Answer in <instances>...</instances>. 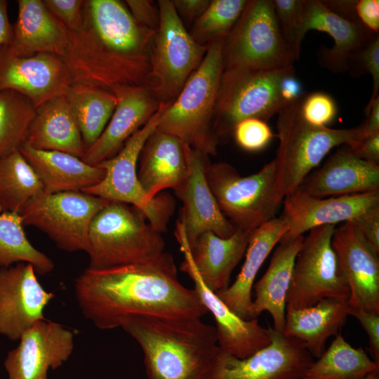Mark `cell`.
<instances>
[{"instance_id":"cell-1","label":"cell","mask_w":379,"mask_h":379,"mask_svg":"<svg viewBox=\"0 0 379 379\" xmlns=\"http://www.w3.org/2000/svg\"><path fill=\"white\" fill-rule=\"evenodd\" d=\"M74 292L84 316L102 330L119 328L135 316L208 313L194 289L179 281L173 257L166 252L146 262L87 267L75 279Z\"/></svg>"},{"instance_id":"cell-2","label":"cell","mask_w":379,"mask_h":379,"mask_svg":"<svg viewBox=\"0 0 379 379\" xmlns=\"http://www.w3.org/2000/svg\"><path fill=\"white\" fill-rule=\"evenodd\" d=\"M157 31L138 23L119 0H84L83 23L71 32L62 57L72 83L101 88L117 98L146 87Z\"/></svg>"},{"instance_id":"cell-3","label":"cell","mask_w":379,"mask_h":379,"mask_svg":"<svg viewBox=\"0 0 379 379\" xmlns=\"http://www.w3.org/2000/svg\"><path fill=\"white\" fill-rule=\"evenodd\" d=\"M121 328L141 347L147 379H206L218 348L201 318L140 315Z\"/></svg>"},{"instance_id":"cell-4","label":"cell","mask_w":379,"mask_h":379,"mask_svg":"<svg viewBox=\"0 0 379 379\" xmlns=\"http://www.w3.org/2000/svg\"><path fill=\"white\" fill-rule=\"evenodd\" d=\"M300 99L286 103L277 113L276 187L282 200L302 185L309 173L333 148L340 145L353 147L364 136L362 124L335 129L309 124L300 113Z\"/></svg>"},{"instance_id":"cell-5","label":"cell","mask_w":379,"mask_h":379,"mask_svg":"<svg viewBox=\"0 0 379 379\" xmlns=\"http://www.w3.org/2000/svg\"><path fill=\"white\" fill-rule=\"evenodd\" d=\"M225 40L208 44L200 65L187 79L176 99L163 112L157 128L208 156L217 154L220 143L213 132L212 121L224 70Z\"/></svg>"},{"instance_id":"cell-6","label":"cell","mask_w":379,"mask_h":379,"mask_svg":"<svg viewBox=\"0 0 379 379\" xmlns=\"http://www.w3.org/2000/svg\"><path fill=\"white\" fill-rule=\"evenodd\" d=\"M161 234L139 208L109 201L89 227L86 251L88 267L102 269L153 260L164 253Z\"/></svg>"},{"instance_id":"cell-7","label":"cell","mask_w":379,"mask_h":379,"mask_svg":"<svg viewBox=\"0 0 379 379\" xmlns=\"http://www.w3.org/2000/svg\"><path fill=\"white\" fill-rule=\"evenodd\" d=\"M276 171L274 159L247 176L226 162L208 161L205 175L224 215L236 229L251 233L275 218L282 201L277 191Z\"/></svg>"},{"instance_id":"cell-8","label":"cell","mask_w":379,"mask_h":379,"mask_svg":"<svg viewBox=\"0 0 379 379\" xmlns=\"http://www.w3.org/2000/svg\"><path fill=\"white\" fill-rule=\"evenodd\" d=\"M293 66L277 70L234 67L222 74L212 121V130L220 141L232 134L240 121L256 118L267 121L286 104L280 83Z\"/></svg>"},{"instance_id":"cell-9","label":"cell","mask_w":379,"mask_h":379,"mask_svg":"<svg viewBox=\"0 0 379 379\" xmlns=\"http://www.w3.org/2000/svg\"><path fill=\"white\" fill-rule=\"evenodd\" d=\"M169 105L160 103L153 117L126 140L116 155L98 164L105 171L103 178L83 191L135 206L161 233L167 229L175 202L171 195L164 192L158 194L152 201L147 199L138 178V163L145 143L157 129L161 114Z\"/></svg>"},{"instance_id":"cell-10","label":"cell","mask_w":379,"mask_h":379,"mask_svg":"<svg viewBox=\"0 0 379 379\" xmlns=\"http://www.w3.org/2000/svg\"><path fill=\"white\" fill-rule=\"evenodd\" d=\"M159 24L151 51L146 87L159 103L171 104L202 62L208 45L195 41L172 1L159 0Z\"/></svg>"},{"instance_id":"cell-11","label":"cell","mask_w":379,"mask_h":379,"mask_svg":"<svg viewBox=\"0 0 379 379\" xmlns=\"http://www.w3.org/2000/svg\"><path fill=\"white\" fill-rule=\"evenodd\" d=\"M224 69L277 70L295 61L281 32L273 1L249 0L222 46Z\"/></svg>"},{"instance_id":"cell-12","label":"cell","mask_w":379,"mask_h":379,"mask_svg":"<svg viewBox=\"0 0 379 379\" xmlns=\"http://www.w3.org/2000/svg\"><path fill=\"white\" fill-rule=\"evenodd\" d=\"M333 225L314 227L304 237L293 266L286 309H302L331 298L349 300L350 291L332 246Z\"/></svg>"},{"instance_id":"cell-13","label":"cell","mask_w":379,"mask_h":379,"mask_svg":"<svg viewBox=\"0 0 379 379\" xmlns=\"http://www.w3.org/2000/svg\"><path fill=\"white\" fill-rule=\"evenodd\" d=\"M109 201L83 192L44 193L20 215L24 226L41 230L61 250L86 252L91 222Z\"/></svg>"},{"instance_id":"cell-14","label":"cell","mask_w":379,"mask_h":379,"mask_svg":"<svg viewBox=\"0 0 379 379\" xmlns=\"http://www.w3.org/2000/svg\"><path fill=\"white\" fill-rule=\"evenodd\" d=\"M313 361L305 343L271 327L270 345L246 358L218 346L206 379H302Z\"/></svg>"},{"instance_id":"cell-15","label":"cell","mask_w":379,"mask_h":379,"mask_svg":"<svg viewBox=\"0 0 379 379\" xmlns=\"http://www.w3.org/2000/svg\"><path fill=\"white\" fill-rule=\"evenodd\" d=\"M187 164L186 176L174 190L182 203L179 220L188 246L205 232L228 238L236 231L234 226L220 209L207 182L205 168L208 156L184 143Z\"/></svg>"},{"instance_id":"cell-16","label":"cell","mask_w":379,"mask_h":379,"mask_svg":"<svg viewBox=\"0 0 379 379\" xmlns=\"http://www.w3.org/2000/svg\"><path fill=\"white\" fill-rule=\"evenodd\" d=\"M72 84L63 59L52 53L11 54L0 46V91L11 90L29 98L37 108L65 95Z\"/></svg>"},{"instance_id":"cell-17","label":"cell","mask_w":379,"mask_h":379,"mask_svg":"<svg viewBox=\"0 0 379 379\" xmlns=\"http://www.w3.org/2000/svg\"><path fill=\"white\" fill-rule=\"evenodd\" d=\"M34 267L18 262L0 267V334L11 340L46 320L44 311L54 294L39 283Z\"/></svg>"},{"instance_id":"cell-18","label":"cell","mask_w":379,"mask_h":379,"mask_svg":"<svg viewBox=\"0 0 379 379\" xmlns=\"http://www.w3.org/2000/svg\"><path fill=\"white\" fill-rule=\"evenodd\" d=\"M4 361L8 379H48L49 369L66 361L74 349V333L61 324L41 320L27 330Z\"/></svg>"},{"instance_id":"cell-19","label":"cell","mask_w":379,"mask_h":379,"mask_svg":"<svg viewBox=\"0 0 379 379\" xmlns=\"http://www.w3.org/2000/svg\"><path fill=\"white\" fill-rule=\"evenodd\" d=\"M284 199L282 216L288 229L281 239L303 236L317 227L350 222L379 207V192L317 198L298 188Z\"/></svg>"},{"instance_id":"cell-20","label":"cell","mask_w":379,"mask_h":379,"mask_svg":"<svg viewBox=\"0 0 379 379\" xmlns=\"http://www.w3.org/2000/svg\"><path fill=\"white\" fill-rule=\"evenodd\" d=\"M184 259L180 270L194 282L201 302L213 316L218 346L239 359L246 358L271 343V326L262 327L257 319L246 320L232 312L217 295L206 287L197 274L186 246L180 245Z\"/></svg>"},{"instance_id":"cell-21","label":"cell","mask_w":379,"mask_h":379,"mask_svg":"<svg viewBox=\"0 0 379 379\" xmlns=\"http://www.w3.org/2000/svg\"><path fill=\"white\" fill-rule=\"evenodd\" d=\"M340 272L350 291V307L379 314V258L344 222L335 228L331 240Z\"/></svg>"},{"instance_id":"cell-22","label":"cell","mask_w":379,"mask_h":379,"mask_svg":"<svg viewBox=\"0 0 379 379\" xmlns=\"http://www.w3.org/2000/svg\"><path fill=\"white\" fill-rule=\"evenodd\" d=\"M18 18L12 25L6 49L16 56L37 53L65 55L71 32L46 6L43 0H18Z\"/></svg>"},{"instance_id":"cell-23","label":"cell","mask_w":379,"mask_h":379,"mask_svg":"<svg viewBox=\"0 0 379 379\" xmlns=\"http://www.w3.org/2000/svg\"><path fill=\"white\" fill-rule=\"evenodd\" d=\"M117 98L107 125L81 158L90 165H98L116 155L126 140L153 117L160 105L145 86L130 89Z\"/></svg>"},{"instance_id":"cell-24","label":"cell","mask_w":379,"mask_h":379,"mask_svg":"<svg viewBox=\"0 0 379 379\" xmlns=\"http://www.w3.org/2000/svg\"><path fill=\"white\" fill-rule=\"evenodd\" d=\"M251 233L236 229L230 237L221 238L208 231L201 234L190 247L182 233L175 237L178 242L187 246L202 283L210 291L217 293L230 286L232 271L246 253Z\"/></svg>"},{"instance_id":"cell-25","label":"cell","mask_w":379,"mask_h":379,"mask_svg":"<svg viewBox=\"0 0 379 379\" xmlns=\"http://www.w3.org/2000/svg\"><path fill=\"white\" fill-rule=\"evenodd\" d=\"M299 188L317 198L379 192V164L358 158L347 146Z\"/></svg>"},{"instance_id":"cell-26","label":"cell","mask_w":379,"mask_h":379,"mask_svg":"<svg viewBox=\"0 0 379 379\" xmlns=\"http://www.w3.org/2000/svg\"><path fill=\"white\" fill-rule=\"evenodd\" d=\"M312 29L326 32L333 39L332 48L322 49L319 56L321 65L333 72L347 70L351 55L373 38L372 32L361 23L338 15L321 1L305 0L302 35Z\"/></svg>"},{"instance_id":"cell-27","label":"cell","mask_w":379,"mask_h":379,"mask_svg":"<svg viewBox=\"0 0 379 379\" xmlns=\"http://www.w3.org/2000/svg\"><path fill=\"white\" fill-rule=\"evenodd\" d=\"M138 166V178L149 201L164 190H175L187 174L184 143L156 129L142 149Z\"/></svg>"},{"instance_id":"cell-28","label":"cell","mask_w":379,"mask_h":379,"mask_svg":"<svg viewBox=\"0 0 379 379\" xmlns=\"http://www.w3.org/2000/svg\"><path fill=\"white\" fill-rule=\"evenodd\" d=\"M288 223L282 216L274 218L252 233L246 251V259L234 282L215 293L220 299L241 318L252 319V289L262 265L288 232Z\"/></svg>"},{"instance_id":"cell-29","label":"cell","mask_w":379,"mask_h":379,"mask_svg":"<svg viewBox=\"0 0 379 379\" xmlns=\"http://www.w3.org/2000/svg\"><path fill=\"white\" fill-rule=\"evenodd\" d=\"M303 239V236H299L281 239L273 252L266 272L254 285L252 319H257L264 311L268 312L273 320V329L280 333L284 330L287 293Z\"/></svg>"},{"instance_id":"cell-30","label":"cell","mask_w":379,"mask_h":379,"mask_svg":"<svg viewBox=\"0 0 379 379\" xmlns=\"http://www.w3.org/2000/svg\"><path fill=\"white\" fill-rule=\"evenodd\" d=\"M19 151L34 169L44 193L83 192L101 181L104 169L69 153L36 149L23 145Z\"/></svg>"},{"instance_id":"cell-31","label":"cell","mask_w":379,"mask_h":379,"mask_svg":"<svg viewBox=\"0 0 379 379\" xmlns=\"http://www.w3.org/2000/svg\"><path fill=\"white\" fill-rule=\"evenodd\" d=\"M348 300L324 298L302 309H286L283 334L305 343L312 357L319 358L326 350L327 340L340 333L347 321Z\"/></svg>"},{"instance_id":"cell-32","label":"cell","mask_w":379,"mask_h":379,"mask_svg":"<svg viewBox=\"0 0 379 379\" xmlns=\"http://www.w3.org/2000/svg\"><path fill=\"white\" fill-rule=\"evenodd\" d=\"M24 145L83 157L86 149L81 134L65 95L54 98L36 108Z\"/></svg>"},{"instance_id":"cell-33","label":"cell","mask_w":379,"mask_h":379,"mask_svg":"<svg viewBox=\"0 0 379 379\" xmlns=\"http://www.w3.org/2000/svg\"><path fill=\"white\" fill-rule=\"evenodd\" d=\"M79 128L86 150L98 139L107 125L118 98L96 86L72 83L65 95Z\"/></svg>"},{"instance_id":"cell-34","label":"cell","mask_w":379,"mask_h":379,"mask_svg":"<svg viewBox=\"0 0 379 379\" xmlns=\"http://www.w3.org/2000/svg\"><path fill=\"white\" fill-rule=\"evenodd\" d=\"M44 194L42 183L19 150L0 159V213L20 214Z\"/></svg>"},{"instance_id":"cell-35","label":"cell","mask_w":379,"mask_h":379,"mask_svg":"<svg viewBox=\"0 0 379 379\" xmlns=\"http://www.w3.org/2000/svg\"><path fill=\"white\" fill-rule=\"evenodd\" d=\"M377 369L363 349L351 346L339 333L302 379H361Z\"/></svg>"},{"instance_id":"cell-36","label":"cell","mask_w":379,"mask_h":379,"mask_svg":"<svg viewBox=\"0 0 379 379\" xmlns=\"http://www.w3.org/2000/svg\"><path fill=\"white\" fill-rule=\"evenodd\" d=\"M23 227L19 213H0V267L27 262L37 274H48L54 269L53 260L30 243Z\"/></svg>"},{"instance_id":"cell-37","label":"cell","mask_w":379,"mask_h":379,"mask_svg":"<svg viewBox=\"0 0 379 379\" xmlns=\"http://www.w3.org/2000/svg\"><path fill=\"white\" fill-rule=\"evenodd\" d=\"M36 107L23 95L0 91V159L25 143Z\"/></svg>"},{"instance_id":"cell-38","label":"cell","mask_w":379,"mask_h":379,"mask_svg":"<svg viewBox=\"0 0 379 379\" xmlns=\"http://www.w3.org/2000/svg\"><path fill=\"white\" fill-rule=\"evenodd\" d=\"M248 0H213L196 20L190 32L196 42L208 45L226 39L243 12Z\"/></svg>"},{"instance_id":"cell-39","label":"cell","mask_w":379,"mask_h":379,"mask_svg":"<svg viewBox=\"0 0 379 379\" xmlns=\"http://www.w3.org/2000/svg\"><path fill=\"white\" fill-rule=\"evenodd\" d=\"M305 0H274L273 4L282 35L295 60L300 58Z\"/></svg>"},{"instance_id":"cell-40","label":"cell","mask_w":379,"mask_h":379,"mask_svg":"<svg viewBox=\"0 0 379 379\" xmlns=\"http://www.w3.org/2000/svg\"><path fill=\"white\" fill-rule=\"evenodd\" d=\"M300 110L303 119L315 126H326L335 119L338 112L334 99L328 93L316 91L304 94Z\"/></svg>"},{"instance_id":"cell-41","label":"cell","mask_w":379,"mask_h":379,"mask_svg":"<svg viewBox=\"0 0 379 379\" xmlns=\"http://www.w3.org/2000/svg\"><path fill=\"white\" fill-rule=\"evenodd\" d=\"M232 135L242 149L258 152L266 147L274 136L267 121L250 118L239 122Z\"/></svg>"},{"instance_id":"cell-42","label":"cell","mask_w":379,"mask_h":379,"mask_svg":"<svg viewBox=\"0 0 379 379\" xmlns=\"http://www.w3.org/2000/svg\"><path fill=\"white\" fill-rule=\"evenodd\" d=\"M355 62L352 74L369 73L373 79V93L370 101L378 96L379 90V37L375 35L362 49L350 58L348 64Z\"/></svg>"},{"instance_id":"cell-43","label":"cell","mask_w":379,"mask_h":379,"mask_svg":"<svg viewBox=\"0 0 379 379\" xmlns=\"http://www.w3.org/2000/svg\"><path fill=\"white\" fill-rule=\"evenodd\" d=\"M48 9L70 31L82 26L84 0H43Z\"/></svg>"},{"instance_id":"cell-44","label":"cell","mask_w":379,"mask_h":379,"mask_svg":"<svg viewBox=\"0 0 379 379\" xmlns=\"http://www.w3.org/2000/svg\"><path fill=\"white\" fill-rule=\"evenodd\" d=\"M370 249L379 255V207L349 222Z\"/></svg>"},{"instance_id":"cell-45","label":"cell","mask_w":379,"mask_h":379,"mask_svg":"<svg viewBox=\"0 0 379 379\" xmlns=\"http://www.w3.org/2000/svg\"><path fill=\"white\" fill-rule=\"evenodd\" d=\"M348 314L355 317L367 333L371 359L379 365V314L349 306Z\"/></svg>"},{"instance_id":"cell-46","label":"cell","mask_w":379,"mask_h":379,"mask_svg":"<svg viewBox=\"0 0 379 379\" xmlns=\"http://www.w3.org/2000/svg\"><path fill=\"white\" fill-rule=\"evenodd\" d=\"M124 2L138 23L149 29L157 30L159 24V11L152 1L126 0Z\"/></svg>"},{"instance_id":"cell-47","label":"cell","mask_w":379,"mask_h":379,"mask_svg":"<svg viewBox=\"0 0 379 379\" xmlns=\"http://www.w3.org/2000/svg\"><path fill=\"white\" fill-rule=\"evenodd\" d=\"M355 11L359 22L371 32L379 31V1H357Z\"/></svg>"},{"instance_id":"cell-48","label":"cell","mask_w":379,"mask_h":379,"mask_svg":"<svg viewBox=\"0 0 379 379\" xmlns=\"http://www.w3.org/2000/svg\"><path fill=\"white\" fill-rule=\"evenodd\" d=\"M349 149L358 158L378 164L379 132L364 135L355 146Z\"/></svg>"},{"instance_id":"cell-49","label":"cell","mask_w":379,"mask_h":379,"mask_svg":"<svg viewBox=\"0 0 379 379\" xmlns=\"http://www.w3.org/2000/svg\"><path fill=\"white\" fill-rule=\"evenodd\" d=\"M208 0H173L172 3L181 20L191 22L198 19L206 11Z\"/></svg>"},{"instance_id":"cell-50","label":"cell","mask_w":379,"mask_h":379,"mask_svg":"<svg viewBox=\"0 0 379 379\" xmlns=\"http://www.w3.org/2000/svg\"><path fill=\"white\" fill-rule=\"evenodd\" d=\"M280 93L285 103L296 101L303 96L302 87L295 76V70L287 74L281 79Z\"/></svg>"},{"instance_id":"cell-51","label":"cell","mask_w":379,"mask_h":379,"mask_svg":"<svg viewBox=\"0 0 379 379\" xmlns=\"http://www.w3.org/2000/svg\"><path fill=\"white\" fill-rule=\"evenodd\" d=\"M321 1L329 10L338 15L352 22H359L355 11L357 1Z\"/></svg>"},{"instance_id":"cell-52","label":"cell","mask_w":379,"mask_h":379,"mask_svg":"<svg viewBox=\"0 0 379 379\" xmlns=\"http://www.w3.org/2000/svg\"><path fill=\"white\" fill-rule=\"evenodd\" d=\"M366 119L363 124L364 135H371L379 132V97L369 101L365 108Z\"/></svg>"},{"instance_id":"cell-53","label":"cell","mask_w":379,"mask_h":379,"mask_svg":"<svg viewBox=\"0 0 379 379\" xmlns=\"http://www.w3.org/2000/svg\"><path fill=\"white\" fill-rule=\"evenodd\" d=\"M8 2L0 0V46L9 43L12 33V24L8 18Z\"/></svg>"},{"instance_id":"cell-54","label":"cell","mask_w":379,"mask_h":379,"mask_svg":"<svg viewBox=\"0 0 379 379\" xmlns=\"http://www.w3.org/2000/svg\"><path fill=\"white\" fill-rule=\"evenodd\" d=\"M361 379H379V369L373 371Z\"/></svg>"}]
</instances>
